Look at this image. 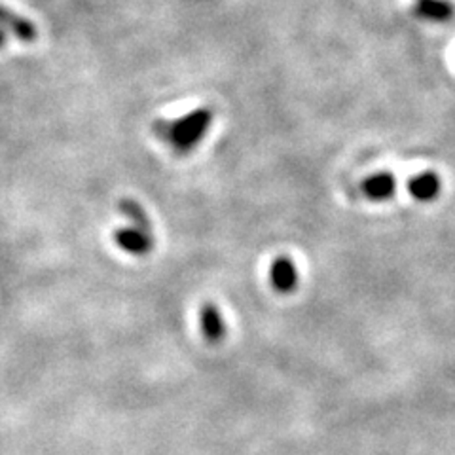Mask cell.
I'll return each instance as SVG.
<instances>
[{
  "label": "cell",
  "mask_w": 455,
  "mask_h": 455,
  "mask_svg": "<svg viewBox=\"0 0 455 455\" xmlns=\"http://www.w3.org/2000/svg\"><path fill=\"white\" fill-rule=\"evenodd\" d=\"M6 46V33L0 31V50H3Z\"/></svg>",
  "instance_id": "obj_10"
},
{
  "label": "cell",
  "mask_w": 455,
  "mask_h": 455,
  "mask_svg": "<svg viewBox=\"0 0 455 455\" xmlns=\"http://www.w3.org/2000/svg\"><path fill=\"white\" fill-rule=\"evenodd\" d=\"M416 12L418 16L438 23L450 21L453 18V6L448 0H418Z\"/></svg>",
  "instance_id": "obj_7"
},
{
  "label": "cell",
  "mask_w": 455,
  "mask_h": 455,
  "mask_svg": "<svg viewBox=\"0 0 455 455\" xmlns=\"http://www.w3.org/2000/svg\"><path fill=\"white\" fill-rule=\"evenodd\" d=\"M114 241L116 245L133 256H145L154 249V237L147 232L139 230V228H118L114 232Z\"/></svg>",
  "instance_id": "obj_2"
},
{
  "label": "cell",
  "mask_w": 455,
  "mask_h": 455,
  "mask_svg": "<svg viewBox=\"0 0 455 455\" xmlns=\"http://www.w3.org/2000/svg\"><path fill=\"white\" fill-rule=\"evenodd\" d=\"M269 283L281 294H289L296 289L298 269L289 256H277L269 266Z\"/></svg>",
  "instance_id": "obj_3"
},
{
  "label": "cell",
  "mask_w": 455,
  "mask_h": 455,
  "mask_svg": "<svg viewBox=\"0 0 455 455\" xmlns=\"http://www.w3.org/2000/svg\"><path fill=\"white\" fill-rule=\"evenodd\" d=\"M408 190L418 199V202H433L440 192V180L433 173H423L410 180Z\"/></svg>",
  "instance_id": "obj_8"
},
{
  "label": "cell",
  "mask_w": 455,
  "mask_h": 455,
  "mask_svg": "<svg viewBox=\"0 0 455 455\" xmlns=\"http://www.w3.org/2000/svg\"><path fill=\"white\" fill-rule=\"evenodd\" d=\"M212 120H215V110L211 107H202L175 122L158 120V124L154 125V132L160 139L167 140L177 154L187 156L204 140Z\"/></svg>",
  "instance_id": "obj_1"
},
{
  "label": "cell",
  "mask_w": 455,
  "mask_h": 455,
  "mask_svg": "<svg viewBox=\"0 0 455 455\" xmlns=\"http://www.w3.org/2000/svg\"><path fill=\"white\" fill-rule=\"evenodd\" d=\"M396 188V180L389 173H378L364 180L363 190L364 194L374 199V202H383V199H389Z\"/></svg>",
  "instance_id": "obj_6"
},
{
  "label": "cell",
  "mask_w": 455,
  "mask_h": 455,
  "mask_svg": "<svg viewBox=\"0 0 455 455\" xmlns=\"http://www.w3.org/2000/svg\"><path fill=\"white\" fill-rule=\"evenodd\" d=\"M0 31H8L21 42H35L38 38V28L33 21L25 20L3 4H0Z\"/></svg>",
  "instance_id": "obj_4"
},
{
  "label": "cell",
  "mask_w": 455,
  "mask_h": 455,
  "mask_svg": "<svg viewBox=\"0 0 455 455\" xmlns=\"http://www.w3.org/2000/svg\"><path fill=\"white\" fill-rule=\"evenodd\" d=\"M199 324H202V332L211 344H219L226 336V324L220 315V311L215 304H204L202 311H199Z\"/></svg>",
  "instance_id": "obj_5"
},
{
  "label": "cell",
  "mask_w": 455,
  "mask_h": 455,
  "mask_svg": "<svg viewBox=\"0 0 455 455\" xmlns=\"http://www.w3.org/2000/svg\"><path fill=\"white\" fill-rule=\"evenodd\" d=\"M118 209L125 219H130L135 224V228H139V230L152 235L154 224H152L150 217L147 215L145 207H142L139 202H135V199H132V197H124L122 202L118 204Z\"/></svg>",
  "instance_id": "obj_9"
}]
</instances>
